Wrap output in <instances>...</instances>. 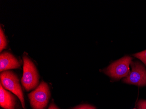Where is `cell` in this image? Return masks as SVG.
Returning a JSON list of instances; mask_svg holds the SVG:
<instances>
[{"label":"cell","mask_w":146,"mask_h":109,"mask_svg":"<svg viewBox=\"0 0 146 109\" xmlns=\"http://www.w3.org/2000/svg\"><path fill=\"white\" fill-rule=\"evenodd\" d=\"M23 67L21 83L27 91L36 89L38 86L39 76L36 65L27 55L23 56Z\"/></svg>","instance_id":"1"},{"label":"cell","mask_w":146,"mask_h":109,"mask_svg":"<svg viewBox=\"0 0 146 109\" xmlns=\"http://www.w3.org/2000/svg\"><path fill=\"white\" fill-rule=\"evenodd\" d=\"M0 79L3 87L15 94L21 102L23 108L25 109L23 93L17 75L11 70H7L1 72Z\"/></svg>","instance_id":"2"},{"label":"cell","mask_w":146,"mask_h":109,"mask_svg":"<svg viewBox=\"0 0 146 109\" xmlns=\"http://www.w3.org/2000/svg\"><path fill=\"white\" fill-rule=\"evenodd\" d=\"M51 93L49 85L42 81L35 90L28 94L30 105L33 109H44L49 103Z\"/></svg>","instance_id":"3"},{"label":"cell","mask_w":146,"mask_h":109,"mask_svg":"<svg viewBox=\"0 0 146 109\" xmlns=\"http://www.w3.org/2000/svg\"><path fill=\"white\" fill-rule=\"evenodd\" d=\"M133 58L125 56L111 63L103 70V72L112 78L119 79L125 78L130 73L129 65Z\"/></svg>","instance_id":"4"},{"label":"cell","mask_w":146,"mask_h":109,"mask_svg":"<svg viewBox=\"0 0 146 109\" xmlns=\"http://www.w3.org/2000/svg\"><path fill=\"white\" fill-rule=\"evenodd\" d=\"M131 71L126 77L123 79L125 83L139 87L146 86V69L142 64L138 61L130 64Z\"/></svg>","instance_id":"5"},{"label":"cell","mask_w":146,"mask_h":109,"mask_svg":"<svg viewBox=\"0 0 146 109\" xmlns=\"http://www.w3.org/2000/svg\"><path fill=\"white\" fill-rule=\"evenodd\" d=\"M21 63L19 60L10 52L5 51L0 54L1 72L19 69Z\"/></svg>","instance_id":"6"},{"label":"cell","mask_w":146,"mask_h":109,"mask_svg":"<svg viewBox=\"0 0 146 109\" xmlns=\"http://www.w3.org/2000/svg\"><path fill=\"white\" fill-rule=\"evenodd\" d=\"M16 97L0 84V106L5 109H15Z\"/></svg>","instance_id":"7"},{"label":"cell","mask_w":146,"mask_h":109,"mask_svg":"<svg viewBox=\"0 0 146 109\" xmlns=\"http://www.w3.org/2000/svg\"><path fill=\"white\" fill-rule=\"evenodd\" d=\"M7 45L6 38L4 34L1 26L0 27V51L5 49Z\"/></svg>","instance_id":"8"},{"label":"cell","mask_w":146,"mask_h":109,"mask_svg":"<svg viewBox=\"0 0 146 109\" xmlns=\"http://www.w3.org/2000/svg\"><path fill=\"white\" fill-rule=\"evenodd\" d=\"M133 55L141 61L146 66V50L138 53H135L133 54Z\"/></svg>","instance_id":"9"},{"label":"cell","mask_w":146,"mask_h":109,"mask_svg":"<svg viewBox=\"0 0 146 109\" xmlns=\"http://www.w3.org/2000/svg\"><path fill=\"white\" fill-rule=\"evenodd\" d=\"M72 109H96V107L91 105L82 104L76 106Z\"/></svg>","instance_id":"10"},{"label":"cell","mask_w":146,"mask_h":109,"mask_svg":"<svg viewBox=\"0 0 146 109\" xmlns=\"http://www.w3.org/2000/svg\"><path fill=\"white\" fill-rule=\"evenodd\" d=\"M138 109H146V100H139L137 104Z\"/></svg>","instance_id":"11"},{"label":"cell","mask_w":146,"mask_h":109,"mask_svg":"<svg viewBox=\"0 0 146 109\" xmlns=\"http://www.w3.org/2000/svg\"><path fill=\"white\" fill-rule=\"evenodd\" d=\"M48 109H59L56 105L54 103H51L49 106Z\"/></svg>","instance_id":"12"},{"label":"cell","mask_w":146,"mask_h":109,"mask_svg":"<svg viewBox=\"0 0 146 109\" xmlns=\"http://www.w3.org/2000/svg\"><path fill=\"white\" fill-rule=\"evenodd\" d=\"M136 109V108H134V109Z\"/></svg>","instance_id":"13"}]
</instances>
